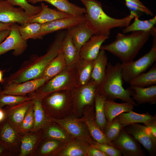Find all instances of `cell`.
Wrapping results in <instances>:
<instances>
[{"instance_id": "obj_1", "label": "cell", "mask_w": 156, "mask_h": 156, "mask_svg": "<svg viewBox=\"0 0 156 156\" xmlns=\"http://www.w3.org/2000/svg\"><path fill=\"white\" fill-rule=\"evenodd\" d=\"M86 10L85 22L94 35L109 36L111 29L116 27H125L137 15L130 11V14L121 18L109 16L103 10L102 3L97 0H80Z\"/></svg>"}, {"instance_id": "obj_2", "label": "cell", "mask_w": 156, "mask_h": 156, "mask_svg": "<svg viewBox=\"0 0 156 156\" xmlns=\"http://www.w3.org/2000/svg\"><path fill=\"white\" fill-rule=\"evenodd\" d=\"M66 30L57 31L46 53L40 56L31 57L25 62L7 79V84L21 83L39 78L51 61L59 53Z\"/></svg>"}, {"instance_id": "obj_3", "label": "cell", "mask_w": 156, "mask_h": 156, "mask_svg": "<svg viewBox=\"0 0 156 156\" xmlns=\"http://www.w3.org/2000/svg\"><path fill=\"white\" fill-rule=\"evenodd\" d=\"M125 35L118 33L112 42L102 45L100 50L107 51L118 58L122 62L133 60L149 38L150 31H136Z\"/></svg>"}, {"instance_id": "obj_4", "label": "cell", "mask_w": 156, "mask_h": 156, "mask_svg": "<svg viewBox=\"0 0 156 156\" xmlns=\"http://www.w3.org/2000/svg\"><path fill=\"white\" fill-rule=\"evenodd\" d=\"M121 64L118 62L113 65L108 62L105 78L98 87L97 92L104 96L107 100L114 101L120 99L130 103L134 106L138 105L131 97L132 90L131 87L125 89L123 81Z\"/></svg>"}, {"instance_id": "obj_5", "label": "cell", "mask_w": 156, "mask_h": 156, "mask_svg": "<svg viewBox=\"0 0 156 156\" xmlns=\"http://www.w3.org/2000/svg\"><path fill=\"white\" fill-rule=\"evenodd\" d=\"M41 104L50 118L63 119L73 114L70 90L52 92L42 99Z\"/></svg>"}, {"instance_id": "obj_6", "label": "cell", "mask_w": 156, "mask_h": 156, "mask_svg": "<svg viewBox=\"0 0 156 156\" xmlns=\"http://www.w3.org/2000/svg\"><path fill=\"white\" fill-rule=\"evenodd\" d=\"M77 86L75 68L66 67L62 72L46 82L37 90L29 93V96L42 99L55 92L71 90Z\"/></svg>"}, {"instance_id": "obj_7", "label": "cell", "mask_w": 156, "mask_h": 156, "mask_svg": "<svg viewBox=\"0 0 156 156\" xmlns=\"http://www.w3.org/2000/svg\"><path fill=\"white\" fill-rule=\"evenodd\" d=\"M156 61V44L153 43L149 51L138 60L121 64L123 81L128 83L144 72Z\"/></svg>"}, {"instance_id": "obj_8", "label": "cell", "mask_w": 156, "mask_h": 156, "mask_svg": "<svg viewBox=\"0 0 156 156\" xmlns=\"http://www.w3.org/2000/svg\"><path fill=\"white\" fill-rule=\"evenodd\" d=\"M98 86L88 82L86 85L77 86L70 90L73 114L80 118L83 108L94 105V98Z\"/></svg>"}, {"instance_id": "obj_9", "label": "cell", "mask_w": 156, "mask_h": 156, "mask_svg": "<svg viewBox=\"0 0 156 156\" xmlns=\"http://www.w3.org/2000/svg\"><path fill=\"white\" fill-rule=\"evenodd\" d=\"M49 118L63 128L72 138L81 139L92 145L96 143L92 138L86 125L80 118L73 114L63 119Z\"/></svg>"}, {"instance_id": "obj_10", "label": "cell", "mask_w": 156, "mask_h": 156, "mask_svg": "<svg viewBox=\"0 0 156 156\" xmlns=\"http://www.w3.org/2000/svg\"><path fill=\"white\" fill-rule=\"evenodd\" d=\"M21 134L6 119L0 123V144L6 148L10 156H19Z\"/></svg>"}, {"instance_id": "obj_11", "label": "cell", "mask_w": 156, "mask_h": 156, "mask_svg": "<svg viewBox=\"0 0 156 156\" xmlns=\"http://www.w3.org/2000/svg\"><path fill=\"white\" fill-rule=\"evenodd\" d=\"M127 132L142 144L151 156L156 155V142L150 128L139 123L131 124L125 127Z\"/></svg>"}, {"instance_id": "obj_12", "label": "cell", "mask_w": 156, "mask_h": 156, "mask_svg": "<svg viewBox=\"0 0 156 156\" xmlns=\"http://www.w3.org/2000/svg\"><path fill=\"white\" fill-rule=\"evenodd\" d=\"M112 145L119 149L124 156L145 155L138 141L127 132L125 127L118 137L112 142Z\"/></svg>"}, {"instance_id": "obj_13", "label": "cell", "mask_w": 156, "mask_h": 156, "mask_svg": "<svg viewBox=\"0 0 156 156\" xmlns=\"http://www.w3.org/2000/svg\"><path fill=\"white\" fill-rule=\"evenodd\" d=\"M16 23H13L9 35L0 44V55L13 50V54L15 56L22 54L26 49L27 40H24L20 34Z\"/></svg>"}, {"instance_id": "obj_14", "label": "cell", "mask_w": 156, "mask_h": 156, "mask_svg": "<svg viewBox=\"0 0 156 156\" xmlns=\"http://www.w3.org/2000/svg\"><path fill=\"white\" fill-rule=\"evenodd\" d=\"M29 16L20 7L16 8L7 0H0V22L17 23L22 25L27 23Z\"/></svg>"}, {"instance_id": "obj_15", "label": "cell", "mask_w": 156, "mask_h": 156, "mask_svg": "<svg viewBox=\"0 0 156 156\" xmlns=\"http://www.w3.org/2000/svg\"><path fill=\"white\" fill-rule=\"evenodd\" d=\"M44 78H39L21 83L12 82L7 84L1 93L18 96H26L39 89L46 82Z\"/></svg>"}, {"instance_id": "obj_16", "label": "cell", "mask_w": 156, "mask_h": 156, "mask_svg": "<svg viewBox=\"0 0 156 156\" xmlns=\"http://www.w3.org/2000/svg\"><path fill=\"white\" fill-rule=\"evenodd\" d=\"M43 139V130L21 133L19 156H36L39 145Z\"/></svg>"}, {"instance_id": "obj_17", "label": "cell", "mask_w": 156, "mask_h": 156, "mask_svg": "<svg viewBox=\"0 0 156 156\" xmlns=\"http://www.w3.org/2000/svg\"><path fill=\"white\" fill-rule=\"evenodd\" d=\"M86 21L85 15L63 18L41 25L40 34L42 37L56 31L68 29Z\"/></svg>"}, {"instance_id": "obj_18", "label": "cell", "mask_w": 156, "mask_h": 156, "mask_svg": "<svg viewBox=\"0 0 156 156\" xmlns=\"http://www.w3.org/2000/svg\"><path fill=\"white\" fill-rule=\"evenodd\" d=\"M80 118L86 125L92 138L95 141L107 144L103 132L96 122L94 105L84 107Z\"/></svg>"}, {"instance_id": "obj_19", "label": "cell", "mask_w": 156, "mask_h": 156, "mask_svg": "<svg viewBox=\"0 0 156 156\" xmlns=\"http://www.w3.org/2000/svg\"><path fill=\"white\" fill-rule=\"evenodd\" d=\"M33 103V99L16 105L4 107L3 108L6 114V119L13 126L18 130V128L28 110Z\"/></svg>"}, {"instance_id": "obj_20", "label": "cell", "mask_w": 156, "mask_h": 156, "mask_svg": "<svg viewBox=\"0 0 156 156\" xmlns=\"http://www.w3.org/2000/svg\"><path fill=\"white\" fill-rule=\"evenodd\" d=\"M91 145L81 139L72 138L64 143L55 156H88Z\"/></svg>"}, {"instance_id": "obj_21", "label": "cell", "mask_w": 156, "mask_h": 156, "mask_svg": "<svg viewBox=\"0 0 156 156\" xmlns=\"http://www.w3.org/2000/svg\"><path fill=\"white\" fill-rule=\"evenodd\" d=\"M109 36L94 35L81 47L79 52L81 59L93 60L98 56L102 44Z\"/></svg>"}, {"instance_id": "obj_22", "label": "cell", "mask_w": 156, "mask_h": 156, "mask_svg": "<svg viewBox=\"0 0 156 156\" xmlns=\"http://www.w3.org/2000/svg\"><path fill=\"white\" fill-rule=\"evenodd\" d=\"M116 118L123 127L131 124L142 123L147 126L150 124L156 121V115L152 116L146 112L142 114L135 113L132 110L127 112L122 113Z\"/></svg>"}, {"instance_id": "obj_23", "label": "cell", "mask_w": 156, "mask_h": 156, "mask_svg": "<svg viewBox=\"0 0 156 156\" xmlns=\"http://www.w3.org/2000/svg\"><path fill=\"white\" fill-rule=\"evenodd\" d=\"M61 50L64 56L66 67L70 68H75L80 59L79 52L66 30L62 44Z\"/></svg>"}, {"instance_id": "obj_24", "label": "cell", "mask_w": 156, "mask_h": 156, "mask_svg": "<svg viewBox=\"0 0 156 156\" xmlns=\"http://www.w3.org/2000/svg\"><path fill=\"white\" fill-rule=\"evenodd\" d=\"M66 31L79 52L83 45L94 35L85 22L80 23Z\"/></svg>"}, {"instance_id": "obj_25", "label": "cell", "mask_w": 156, "mask_h": 156, "mask_svg": "<svg viewBox=\"0 0 156 156\" xmlns=\"http://www.w3.org/2000/svg\"><path fill=\"white\" fill-rule=\"evenodd\" d=\"M107 60V56L105 51L100 50L98 56L94 59L93 67L88 82L94 83L98 86L102 83L105 76Z\"/></svg>"}, {"instance_id": "obj_26", "label": "cell", "mask_w": 156, "mask_h": 156, "mask_svg": "<svg viewBox=\"0 0 156 156\" xmlns=\"http://www.w3.org/2000/svg\"><path fill=\"white\" fill-rule=\"evenodd\" d=\"M41 6L42 8L41 12L34 16L29 17L27 23H37L42 24L62 18L74 16L49 8L42 2L41 3Z\"/></svg>"}, {"instance_id": "obj_27", "label": "cell", "mask_w": 156, "mask_h": 156, "mask_svg": "<svg viewBox=\"0 0 156 156\" xmlns=\"http://www.w3.org/2000/svg\"><path fill=\"white\" fill-rule=\"evenodd\" d=\"M27 1L29 3L34 4L45 1L55 7L58 10L74 16L83 15L86 12L85 8L70 3L67 0H27Z\"/></svg>"}, {"instance_id": "obj_28", "label": "cell", "mask_w": 156, "mask_h": 156, "mask_svg": "<svg viewBox=\"0 0 156 156\" xmlns=\"http://www.w3.org/2000/svg\"><path fill=\"white\" fill-rule=\"evenodd\" d=\"M131 87L132 90L131 96L138 105L147 103L150 104L156 103V85L147 87L131 86Z\"/></svg>"}, {"instance_id": "obj_29", "label": "cell", "mask_w": 156, "mask_h": 156, "mask_svg": "<svg viewBox=\"0 0 156 156\" xmlns=\"http://www.w3.org/2000/svg\"><path fill=\"white\" fill-rule=\"evenodd\" d=\"M134 106L128 102L118 103L113 100H106L104 105V112L107 123H110L120 114L132 110Z\"/></svg>"}, {"instance_id": "obj_30", "label": "cell", "mask_w": 156, "mask_h": 156, "mask_svg": "<svg viewBox=\"0 0 156 156\" xmlns=\"http://www.w3.org/2000/svg\"><path fill=\"white\" fill-rule=\"evenodd\" d=\"M94 60L80 59L75 66L77 86L85 85L88 82L93 67Z\"/></svg>"}, {"instance_id": "obj_31", "label": "cell", "mask_w": 156, "mask_h": 156, "mask_svg": "<svg viewBox=\"0 0 156 156\" xmlns=\"http://www.w3.org/2000/svg\"><path fill=\"white\" fill-rule=\"evenodd\" d=\"M66 67L65 60L61 49L58 55L47 66L39 78L44 79L47 82Z\"/></svg>"}, {"instance_id": "obj_32", "label": "cell", "mask_w": 156, "mask_h": 156, "mask_svg": "<svg viewBox=\"0 0 156 156\" xmlns=\"http://www.w3.org/2000/svg\"><path fill=\"white\" fill-rule=\"evenodd\" d=\"M65 142L54 139L43 138L38 147L36 156H55Z\"/></svg>"}, {"instance_id": "obj_33", "label": "cell", "mask_w": 156, "mask_h": 156, "mask_svg": "<svg viewBox=\"0 0 156 156\" xmlns=\"http://www.w3.org/2000/svg\"><path fill=\"white\" fill-rule=\"evenodd\" d=\"M33 100L34 125L31 131L43 129L52 122L43 109L41 104L42 99L36 98Z\"/></svg>"}, {"instance_id": "obj_34", "label": "cell", "mask_w": 156, "mask_h": 156, "mask_svg": "<svg viewBox=\"0 0 156 156\" xmlns=\"http://www.w3.org/2000/svg\"><path fill=\"white\" fill-rule=\"evenodd\" d=\"M43 130V138L52 139L66 142L72 138L63 128L52 121Z\"/></svg>"}, {"instance_id": "obj_35", "label": "cell", "mask_w": 156, "mask_h": 156, "mask_svg": "<svg viewBox=\"0 0 156 156\" xmlns=\"http://www.w3.org/2000/svg\"><path fill=\"white\" fill-rule=\"evenodd\" d=\"M131 86L145 87L156 85V64L147 72L142 73L132 79L129 82Z\"/></svg>"}, {"instance_id": "obj_36", "label": "cell", "mask_w": 156, "mask_h": 156, "mask_svg": "<svg viewBox=\"0 0 156 156\" xmlns=\"http://www.w3.org/2000/svg\"><path fill=\"white\" fill-rule=\"evenodd\" d=\"M42 24L37 23H26L22 25H18V31L22 38L28 39H42L40 32Z\"/></svg>"}, {"instance_id": "obj_37", "label": "cell", "mask_w": 156, "mask_h": 156, "mask_svg": "<svg viewBox=\"0 0 156 156\" xmlns=\"http://www.w3.org/2000/svg\"><path fill=\"white\" fill-rule=\"evenodd\" d=\"M106 100L104 96L98 92L96 94L94 98L95 120L103 132L107 123L104 112V105Z\"/></svg>"}, {"instance_id": "obj_38", "label": "cell", "mask_w": 156, "mask_h": 156, "mask_svg": "<svg viewBox=\"0 0 156 156\" xmlns=\"http://www.w3.org/2000/svg\"><path fill=\"white\" fill-rule=\"evenodd\" d=\"M156 24V16L148 20L139 19L138 15L134 17V20L131 25L125 27L123 30V34L136 31H150Z\"/></svg>"}, {"instance_id": "obj_39", "label": "cell", "mask_w": 156, "mask_h": 156, "mask_svg": "<svg viewBox=\"0 0 156 156\" xmlns=\"http://www.w3.org/2000/svg\"><path fill=\"white\" fill-rule=\"evenodd\" d=\"M123 127L116 118L110 123H107L103 132L108 144L112 145V142L118 137Z\"/></svg>"}, {"instance_id": "obj_40", "label": "cell", "mask_w": 156, "mask_h": 156, "mask_svg": "<svg viewBox=\"0 0 156 156\" xmlns=\"http://www.w3.org/2000/svg\"><path fill=\"white\" fill-rule=\"evenodd\" d=\"M33 99L27 96H18L1 93L0 92V108L7 105H16Z\"/></svg>"}, {"instance_id": "obj_41", "label": "cell", "mask_w": 156, "mask_h": 156, "mask_svg": "<svg viewBox=\"0 0 156 156\" xmlns=\"http://www.w3.org/2000/svg\"><path fill=\"white\" fill-rule=\"evenodd\" d=\"M12 5H17L23 9L29 17L34 16L42 10L41 6H35L29 3L27 0H7Z\"/></svg>"}, {"instance_id": "obj_42", "label": "cell", "mask_w": 156, "mask_h": 156, "mask_svg": "<svg viewBox=\"0 0 156 156\" xmlns=\"http://www.w3.org/2000/svg\"><path fill=\"white\" fill-rule=\"evenodd\" d=\"M34 125L33 103L31 105L19 128L18 130L21 133L31 131Z\"/></svg>"}, {"instance_id": "obj_43", "label": "cell", "mask_w": 156, "mask_h": 156, "mask_svg": "<svg viewBox=\"0 0 156 156\" xmlns=\"http://www.w3.org/2000/svg\"><path fill=\"white\" fill-rule=\"evenodd\" d=\"M125 5L130 10L136 12L139 11L146 14L153 16V14L151 10L144 5L140 0H125Z\"/></svg>"}, {"instance_id": "obj_44", "label": "cell", "mask_w": 156, "mask_h": 156, "mask_svg": "<svg viewBox=\"0 0 156 156\" xmlns=\"http://www.w3.org/2000/svg\"><path fill=\"white\" fill-rule=\"evenodd\" d=\"M93 145L108 156H121L122 155L119 149L107 144L101 143L96 142Z\"/></svg>"}, {"instance_id": "obj_45", "label": "cell", "mask_w": 156, "mask_h": 156, "mask_svg": "<svg viewBox=\"0 0 156 156\" xmlns=\"http://www.w3.org/2000/svg\"><path fill=\"white\" fill-rule=\"evenodd\" d=\"M88 156H108L93 145H91L88 151Z\"/></svg>"}, {"instance_id": "obj_46", "label": "cell", "mask_w": 156, "mask_h": 156, "mask_svg": "<svg viewBox=\"0 0 156 156\" xmlns=\"http://www.w3.org/2000/svg\"><path fill=\"white\" fill-rule=\"evenodd\" d=\"M10 29H6L0 31V44L9 35Z\"/></svg>"}, {"instance_id": "obj_47", "label": "cell", "mask_w": 156, "mask_h": 156, "mask_svg": "<svg viewBox=\"0 0 156 156\" xmlns=\"http://www.w3.org/2000/svg\"><path fill=\"white\" fill-rule=\"evenodd\" d=\"M0 156H10L6 148L1 144H0Z\"/></svg>"}, {"instance_id": "obj_48", "label": "cell", "mask_w": 156, "mask_h": 156, "mask_svg": "<svg viewBox=\"0 0 156 156\" xmlns=\"http://www.w3.org/2000/svg\"><path fill=\"white\" fill-rule=\"evenodd\" d=\"M12 23H5L0 22V31L6 29H10Z\"/></svg>"}, {"instance_id": "obj_49", "label": "cell", "mask_w": 156, "mask_h": 156, "mask_svg": "<svg viewBox=\"0 0 156 156\" xmlns=\"http://www.w3.org/2000/svg\"><path fill=\"white\" fill-rule=\"evenodd\" d=\"M6 116L5 111L3 108H0V123L6 119Z\"/></svg>"}, {"instance_id": "obj_50", "label": "cell", "mask_w": 156, "mask_h": 156, "mask_svg": "<svg viewBox=\"0 0 156 156\" xmlns=\"http://www.w3.org/2000/svg\"><path fill=\"white\" fill-rule=\"evenodd\" d=\"M3 75L2 72L0 70V82H1L3 81Z\"/></svg>"}]
</instances>
